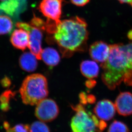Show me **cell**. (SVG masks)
Returning <instances> with one entry per match:
<instances>
[{
    "label": "cell",
    "mask_w": 132,
    "mask_h": 132,
    "mask_svg": "<svg viewBox=\"0 0 132 132\" xmlns=\"http://www.w3.org/2000/svg\"><path fill=\"white\" fill-rule=\"evenodd\" d=\"M85 19L75 16L60 21L53 34V39L64 57L87 50L89 32Z\"/></svg>",
    "instance_id": "cell-1"
},
{
    "label": "cell",
    "mask_w": 132,
    "mask_h": 132,
    "mask_svg": "<svg viewBox=\"0 0 132 132\" xmlns=\"http://www.w3.org/2000/svg\"><path fill=\"white\" fill-rule=\"evenodd\" d=\"M110 52L106 61L101 64V78L110 89L114 90L123 81L125 76L132 71V62L125 44L110 45Z\"/></svg>",
    "instance_id": "cell-2"
},
{
    "label": "cell",
    "mask_w": 132,
    "mask_h": 132,
    "mask_svg": "<svg viewBox=\"0 0 132 132\" xmlns=\"http://www.w3.org/2000/svg\"><path fill=\"white\" fill-rule=\"evenodd\" d=\"M19 92L23 103L31 106L36 105L48 96L47 80L41 74L30 75L24 79Z\"/></svg>",
    "instance_id": "cell-3"
},
{
    "label": "cell",
    "mask_w": 132,
    "mask_h": 132,
    "mask_svg": "<svg viewBox=\"0 0 132 132\" xmlns=\"http://www.w3.org/2000/svg\"><path fill=\"white\" fill-rule=\"evenodd\" d=\"M75 114L71 122V132H102L107 123L86 110L81 103L71 106Z\"/></svg>",
    "instance_id": "cell-4"
},
{
    "label": "cell",
    "mask_w": 132,
    "mask_h": 132,
    "mask_svg": "<svg viewBox=\"0 0 132 132\" xmlns=\"http://www.w3.org/2000/svg\"><path fill=\"white\" fill-rule=\"evenodd\" d=\"M16 26L18 28L24 29L28 32L29 43L28 47L30 52L35 55L38 60H41V54L43 50L42 47L43 35L41 30L30 24L21 22L17 23Z\"/></svg>",
    "instance_id": "cell-5"
},
{
    "label": "cell",
    "mask_w": 132,
    "mask_h": 132,
    "mask_svg": "<svg viewBox=\"0 0 132 132\" xmlns=\"http://www.w3.org/2000/svg\"><path fill=\"white\" fill-rule=\"evenodd\" d=\"M59 113V108L54 101L45 98L36 104L35 114L43 122H51L56 119Z\"/></svg>",
    "instance_id": "cell-6"
},
{
    "label": "cell",
    "mask_w": 132,
    "mask_h": 132,
    "mask_svg": "<svg viewBox=\"0 0 132 132\" xmlns=\"http://www.w3.org/2000/svg\"><path fill=\"white\" fill-rule=\"evenodd\" d=\"M63 0H43L39 5V10L47 19V21L59 24L62 15Z\"/></svg>",
    "instance_id": "cell-7"
},
{
    "label": "cell",
    "mask_w": 132,
    "mask_h": 132,
    "mask_svg": "<svg viewBox=\"0 0 132 132\" xmlns=\"http://www.w3.org/2000/svg\"><path fill=\"white\" fill-rule=\"evenodd\" d=\"M115 105L110 100L104 99L98 101L94 108L95 115L104 121H110L113 118L116 112Z\"/></svg>",
    "instance_id": "cell-8"
},
{
    "label": "cell",
    "mask_w": 132,
    "mask_h": 132,
    "mask_svg": "<svg viewBox=\"0 0 132 132\" xmlns=\"http://www.w3.org/2000/svg\"><path fill=\"white\" fill-rule=\"evenodd\" d=\"M110 52V45L102 41L95 42L89 48V54L91 58L101 64L106 61Z\"/></svg>",
    "instance_id": "cell-9"
},
{
    "label": "cell",
    "mask_w": 132,
    "mask_h": 132,
    "mask_svg": "<svg viewBox=\"0 0 132 132\" xmlns=\"http://www.w3.org/2000/svg\"><path fill=\"white\" fill-rule=\"evenodd\" d=\"M27 0H6L0 4V15H19L26 7Z\"/></svg>",
    "instance_id": "cell-10"
},
{
    "label": "cell",
    "mask_w": 132,
    "mask_h": 132,
    "mask_svg": "<svg viewBox=\"0 0 132 132\" xmlns=\"http://www.w3.org/2000/svg\"><path fill=\"white\" fill-rule=\"evenodd\" d=\"M115 106L119 115L127 116L132 115V94L121 92L115 101Z\"/></svg>",
    "instance_id": "cell-11"
},
{
    "label": "cell",
    "mask_w": 132,
    "mask_h": 132,
    "mask_svg": "<svg viewBox=\"0 0 132 132\" xmlns=\"http://www.w3.org/2000/svg\"><path fill=\"white\" fill-rule=\"evenodd\" d=\"M18 28L14 30L12 34L10 42L16 48L24 51L28 47L29 34L25 30L20 28Z\"/></svg>",
    "instance_id": "cell-12"
},
{
    "label": "cell",
    "mask_w": 132,
    "mask_h": 132,
    "mask_svg": "<svg viewBox=\"0 0 132 132\" xmlns=\"http://www.w3.org/2000/svg\"><path fill=\"white\" fill-rule=\"evenodd\" d=\"M80 70L82 74L89 80L97 78L99 73V67L96 62L89 60L81 62Z\"/></svg>",
    "instance_id": "cell-13"
},
{
    "label": "cell",
    "mask_w": 132,
    "mask_h": 132,
    "mask_svg": "<svg viewBox=\"0 0 132 132\" xmlns=\"http://www.w3.org/2000/svg\"><path fill=\"white\" fill-rule=\"evenodd\" d=\"M37 59L31 52H25L20 56L19 63L22 70L27 72L36 70L38 66Z\"/></svg>",
    "instance_id": "cell-14"
},
{
    "label": "cell",
    "mask_w": 132,
    "mask_h": 132,
    "mask_svg": "<svg viewBox=\"0 0 132 132\" xmlns=\"http://www.w3.org/2000/svg\"><path fill=\"white\" fill-rule=\"evenodd\" d=\"M41 60L46 65L50 66L57 65L60 60V56L57 51L52 47H46L43 50Z\"/></svg>",
    "instance_id": "cell-15"
},
{
    "label": "cell",
    "mask_w": 132,
    "mask_h": 132,
    "mask_svg": "<svg viewBox=\"0 0 132 132\" xmlns=\"http://www.w3.org/2000/svg\"><path fill=\"white\" fill-rule=\"evenodd\" d=\"M13 28V21L6 15H0V35H4L11 32Z\"/></svg>",
    "instance_id": "cell-16"
},
{
    "label": "cell",
    "mask_w": 132,
    "mask_h": 132,
    "mask_svg": "<svg viewBox=\"0 0 132 132\" xmlns=\"http://www.w3.org/2000/svg\"><path fill=\"white\" fill-rule=\"evenodd\" d=\"M14 93L10 90L5 91L0 96V107L3 111L6 112L10 109V99L14 96Z\"/></svg>",
    "instance_id": "cell-17"
},
{
    "label": "cell",
    "mask_w": 132,
    "mask_h": 132,
    "mask_svg": "<svg viewBox=\"0 0 132 132\" xmlns=\"http://www.w3.org/2000/svg\"><path fill=\"white\" fill-rule=\"evenodd\" d=\"M108 132H130L127 125L120 121H114L110 126Z\"/></svg>",
    "instance_id": "cell-18"
},
{
    "label": "cell",
    "mask_w": 132,
    "mask_h": 132,
    "mask_svg": "<svg viewBox=\"0 0 132 132\" xmlns=\"http://www.w3.org/2000/svg\"><path fill=\"white\" fill-rule=\"evenodd\" d=\"M30 132H50L48 127L44 122L35 121L29 126Z\"/></svg>",
    "instance_id": "cell-19"
},
{
    "label": "cell",
    "mask_w": 132,
    "mask_h": 132,
    "mask_svg": "<svg viewBox=\"0 0 132 132\" xmlns=\"http://www.w3.org/2000/svg\"><path fill=\"white\" fill-rule=\"evenodd\" d=\"M6 130V132H30L29 125L23 124L16 125L13 127H10Z\"/></svg>",
    "instance_id": "cell-20"
},
{
    "label": "cell",
    "mask_w": 132,
    "mask_h": 132,
    "mask_svg": "<svg viewBox=\"0 0 132 132\" xmlns=\"http://www.w3.org/2000/svg\"><path fill=\"white\" fill-rule=\"evenodd\" d=\"M90 0H70L74 5L78 6H83L89 2Z\"/></svg>",
    "instance_id": "cell-21"
},
{
    "label": "cell",
    "mask_w": 132,
    "mask_h": 132,
    "mask_svg": "<svg viewBox=\"0 0 132 132\" xmlns=\"http://www.w3.org/2000/svg\"><path fill=\"white\" fill-rule=\"evenodd\" d=\"M123 81L126 85L132 87V71H130L125 76Z\"/></svg>",
    "instance_id": "cell-22"
},
{
    "label": "cell",
    "mask_w": 132,
    "mask_h": 132,
    "mask_svg": "<svg viewBox=\"0 0 132 132\" xmlns=\"http://www.w3.org/2000/svg\"><path fill=\"white\" fill-rule=\"evenodd\" d=\"M96 85V81L95 80H89L86 82V86L89 88H92Z\"/></svg>",
    "instance_id": "cell-23"
},
{
    "label": "cell",
    "mask_w": 132,
    "mask_h": 132,
    "mask_svg": "<svg viewBox=\"0 0 132 132\" xmlns=\"http://www.w3.org/2000/svg\"><path fill=\"white\" fill-rule=\"evenodd\" d=\"M1 84L3 86L5 87H7L8 86H10V80L7 77H5L1 81Z\"/></svg>",
    "instance_id": "cell-24"
},
{
    "label": "cell",
    "mask_w": 132,
    "mask_h": 132,
    "mask_svg": "<svg viewBox=\"0 0 132 132\" xmlns=\"http://www.w3.org/2000/svg\"><path fill=\"white\" fill-rule=\"evenodd\" d=\"M121 4H127L132 7V0H118Z\"/></svg>",
    "instance_id": "cell-25"
},
{
    "label": "cell",
    "mask_w": 132,
    "mask_h": 132,
    "mask_svg": "<svg viewBox=\"0 0 132 132\" xmlns=\"http://www.w3.org/2000/svg\"><path fill=\"white\" fill-rule=\"evenodd\" d=\"M127 37L129 39V40L132 41V30H130L127 33Z\"/></svg>",
    "instance_id": "cell-26"
},
{
    "label": "cell",
    "mask_w": 132,
    "mask_h": 132,
    "mask_svg": "<svg viewBox=\"0 0 132 132\" xmlns=\"http://www.w3.org/2000/svg\"><path fill=\"white\" fill-rule=\"evenodd\" d=\"M0 1H6V0H0Z\"/></svg>",
    "instance_id": "cell-27"
}]
</instances>
